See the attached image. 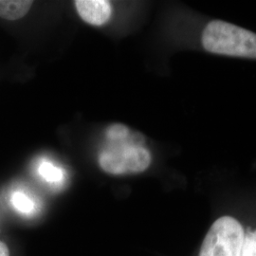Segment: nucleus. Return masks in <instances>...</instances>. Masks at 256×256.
<instances>
[{
	"label": "nucleus",
	"instance_id": "nucleus-1",
	"mask_svg": "<svg viewBox=\"0 0 256 256\" xmlns=\"http://www.w3.org/2000/svg\"><path fill=\"white\" fill-rule=\"evenodd\" d=\"M108 146L99 156V165L108 174L113 176L140 174L151 164L152 156L144 147V138L132 132L126 138L108 140Z\"/></svg>",
	"mask_w": 256,
	"mask_h": 256
},
{
	"label": "nucleus",
	"instance_id": "nucleus-2",
	"mask_svg": "<svg viewBox=\"0 0 256 256\" xmlns=\"http://www.w3.org/2000/svg\"><path fill=\"white\" fill-rule=\"evenodd\" d=\"M202 46L210 54L256 60V34L222 20L208 23Z\"/></svg>",
	"mask_w": 256,
	"mask_h": 256
},
{
	"label": "nucleus",
	"instance_id": "nucleus-3",
	"mask_svg": "<svg viewBox=\"0 0 256 256\" xmlns=\"http://www.w3.org/2000/svg\"><path fill=\"white\" fill-rule=\"evenodd\" d=\"M245 232L238 220L222 216L214 221L203 240L200 256H241Z\"/></svg>",
	"mask_w": 256,
	"mask_h": 256
},
{
	"label": "nucleus",
	"instance_id": "nucleus-4",
	"mask_svg": "<svg viewBox=\"0 0 256 256\" xmlns=\"http://www.w3.org/2000/svg\"><path fill=\"white\" fill-rule=\"evenodd\" d=\"M74 4L80 18L92 26L104 25L112 14V5L108 0H76Z\"/></svg>",
	"mask_w": 256,
	"mask_h": 256
},
{
	"label": "nucleus",
	"instance_id": "nucleus-5",
	"mask_svg": "<svg viewBox=\"0 0 256 256\" xmlns=\"http://www.w3.org/2000/svg\"><path fill=\"white\" fill-rule=\"evenodd\" d=\"M34 2L30 0H0V18L16 20L24 18Z\"/></svg>",
	"mask_w": 256,
	"mask_h": 256
},
{
	"label": "nucleus",
	"instance_id": "nucleus-6",
	"mask_svg": "<svg viewBox=\"0 0 256 256\" xmlns=\"http://www.w3.org/2000/svg\"><path fill=\"white\" fill-rule=\"evenodd\" d=\"M12 205L24 214H28L34 210V203L23 192H16L12 196Z\"/></svg>",
	"mask_w": 256,
	"mask_h": 256
},
{
	"label": "nucleus",
	"instance_id": "nucleus-7",
	"mask_svg": "<svg viewBox=\"0 0 256 256\" xmlns=\"http://www.w3.org/2000/svg\"><path fill=\"white\" fill-rule=\"evenodd\" d=\"M39 172L42 178L48 182H58L63 178L62 171L48 162H43L39 168Z\"/></svg>",
	"mask_w": 256,
	"mask_h": 256
},
{
	"label": "nucleus",
	"instance_id": "nucleus-8",
	"mask_svg": "<svg viewBox=\"0 0 256 256\" xmlns=\"http://www.w3.org/2000/svg\"><path fill=\"white\" fill-rule=\"evenodd\" d=\"M241 256H256V230L248 232L245 236Z\"/></svg>",
	"mask_w": 256,
	"mask_h": 256
},
{
	"label": "nucleus",
	"instance_id": "nucleus-9",
	"mask_svg": "<svg viewBox=\"0 0 256 256\" xmlns=\"http://www.w3.org/2000/svg\"><path fill=\"white\" fill-rule=\"evenodd\" d=\"M0 256H10L9 248L3 242L0 241Z\"/></svg>",
	"mask_w": 256,
	"mask_h": 256
}]
</instances>
